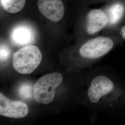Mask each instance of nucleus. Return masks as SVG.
Instances as JSON below:
<instances>
[{
  "label": "nucleus",
  "instance_id": "obj_8",
  "mask_svg": "<svg viewBox=\"0 0 125 125\" xmlns=\"http://www.w3.org/2000/svg\"><path fill=\"white\" fill-rule=\"evenodd\" d=\"M40 13L53 22H58L63 17L64 7L61 0H38Z\"/></svg>",
  "mask_w": 125,
  "mask_h": 125
},
{
  "label": "nucleus",
  "instance_id": "obj_6",
  "mask_svg": "<svg viewBox=\"0 0 125 125\" xmlns=\"http://www.w3.org/2000/svg\"><path fill=\"white\" fill-rule=\"evenodd\" d=\"M108 23L107 14L103 9H91L85 16V31L89 35H93L106 28Z\"/></svg>",
  "mask_w": 125,
  "mask_h": 125
},
{
  "label": "nucleus",
  "instance_id": "obj_14",
  "mask_svg": "<svg viewBox=\"0 0 125 125\" xmlns=\"http://www.w3.org/2000/svg\"><path fill=\"white\" fill-rule=\"evenodd\" d=\"M107 0L108 2L109 1H112V0ZM121 0V1H125V0Z\"/></svg>",
  "mask_w": 125,
  "mask_h": 125
},
{
  "label": "nucleus",
  "instance_id": "obj_15",
  "mask_svg": "<svg viewBox=\"0 0 125 125\" xmlns=\"http://www.w3.org/2000/svg\"><path fill=\"white\" fill-rule=\"evenodd\" d=\"M123 23H125V20H124V22H123V23L122 24H123Z\"/></svg>",
  "mask_w": 125,
  "mask_h": 125
},
{
  "label": "nucleus",
  "instance_id": "obj_7",
  "mask_svg": "<svg viewBox=\"0 0 125 125\" xmlns=\"http://www.w3.org/2000/svg\"><path fill=\"white\" fill-rule=\"evenodd\" d=\"M29 108L27 104L21 102L13 101L0 93V115L13 118H22L27 116Z\"/></svg>",
  "mask_w": 125,
  "mask_h": 125
},
{
  "label": "nucleus",
  "instance_id": "obj_10",
  "mask_svg": "<svg viewBox=\"0 0 125 125\" xmlns=\"http://www.w3.org/2000/svg\"><path fill=\"white\" fill-rule=\"evenodd\" d=\"M26 0H0L3 8L9 13H17L25 6Z\"/></svg>",
  "mask_w": 125,
  "mask_h": 125
},
{
  "label": "nucleus",
  "instance_id": "obj_4",
  "mask_svg": "<svg viewBox=\"0 0 125 125\" xmlns=\"http://www.w3.org/2000/svg\"><path fill=\"white\" fill-rule=\"evenodd\" d=\"M62 81V75L58 72L41 77L34 86V97L36 101L43 104L52 102L55 96V89Z\"/></svg>",
  "mask_w": 125,
  "mask_h": 125
},
{
  "label": "nucleus",
  "instance_id": "obj_3",
  "mask_svg": "<svg viewBox=\"0 0 125 125\" xmlns=\"http://www.w3.org/2000/svg\"><path fill=\"white\" fill-rule=\"evenodd\" d=\"M42 58V53L37 46H27L13 54V68L21 74H29L40 65Z\"/></svg>",
  "mask_w": 125,
  "mask_h": 125
},
{
  "label": "nucleus",
  "instance_id": "obj_2",
  "mask_svg": "<svg viewBox=\"0 0 125 125\" xmlns=\"http://www.w3.org/2000/svg\"><path fill=\"white\" fill-rule=\"evenodd\" d=\"M123 40L116 34H107L90 39L81 46L79 52L81 57L87 60L101 58L119 45Z\"/></svg>",
  "mask_w": 125,
  "mask_h": 125
},
{
  "label": "nucleus",
  "instance_id": "obj_11",
  "mask_svg": "<svg viewBox=\"0 0 125 125\" xmlns=\"http://www.w3.org/2000/svg\"><path fill=\"white\" fill-rule=\"evenodd\" d=\"M18 93L20 97L23 99H30L34 95V87L30 83H23L19 88Z\"/></svg>",
  "mask_w": 125,
  "mask_h": 125
},
{
  "label": "nucleus",
  "instance_id": "obj_13",
  "mask_svg": "<svg viewBox=\"0 0 125 125\" xmlns=\"http://www.w3.org/2000/svg\"><path fill=\"white\" fill-rule=\"evenodd\" d=\"M114 34H116L121 37L123 41H125V23L121 24L116 30Z\"/></svg>",
  "mask_w": 125,
  "mask_h": 125
},
{
  "label": "nucleus",
  "instance_id": "obj_5",
  "mask_svg": "<svg viewBox=\"0 0 125 125\" xmlns=\"http://www.w3.org/2000/svg\"><path fill=\"white\" fill-rule=\"evenodd\" d=\"M103 10L107 14L108 20L106 28L107 33L114 34L125 20V2L117 0L109 1Z\"/></svg>",
  "mask_w": 125,
  "mask_h": 125
},
{
  "label": "nucleus",
  "instance_id": "obj_12",
  "mask_svg": "<svg viewBox=\"0 0 125 125\" xmlns=\"http://www.w3.org/2000/svg\"><path fill=\"white\" fill-rule=\"evenodd\" d=\"M11 51L9 47L5 44L0 45V58L1 62H4L9 58Z\"/></svg>",
  "mask_w": 125,
  "mask_h": 125
},
{
  "label": "nucleus",
  "instance_id": "obj_1",
  "mask_svg": "<svg viewBox=\"0 0 125 125\" xmlns=\"http://www.w3.org/2000/svg\"><path fill=\"white\" fill-rule=\"evenodd\" d=\"M87 95L89 101L94 104L104 100L113 110L125 107V88L114 76H95L91 82Z\"/></svg>",
  "mask_w": 125,
  "mask_h": 125
},
{
  "label": "nucleus",
  "instance_id": "obj_9",
  "mask_svg": "<svg viewBox=\"0 0 125 125\" xmlns=\"http://www.w3.org/2000/svg\"><path fill=\"white\" fill-rule=\"evenodd\" d=\"M34 33L31 28L27 26L15 27L11 33V39L14 45L23 46L32 43L34 40Z\"/></svg>",
  "mask_w": 125,
  "mask_h": 125
}]
</instances>
